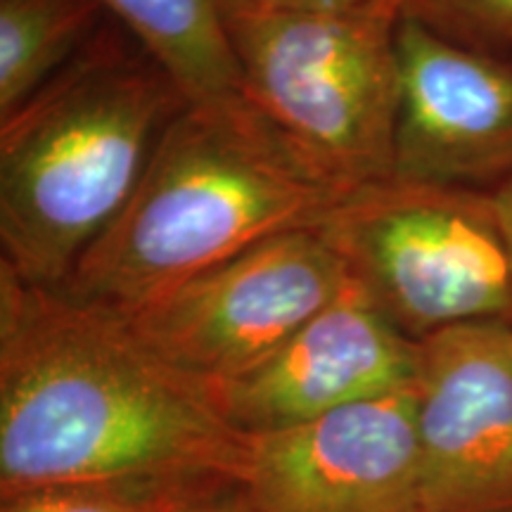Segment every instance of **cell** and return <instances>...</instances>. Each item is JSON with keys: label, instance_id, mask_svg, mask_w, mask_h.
<instances>
[{"label": "cell", "instance_id": "6da1fadb", "mask_svg": "<svg viewBox=\"0 0 512 512\" xmlns=\"http://www.w3.org/2000/svg\"><path fill=\"white\" fill-rule=\"evenodd\" d=\"M249 437L121 313L0 264V489L242 482Z\"/></svg>", "mask_w": 512, "mask_h": 512}, {"label": "cell", "instance_id": "7a4b0ae2", "mask_svg": "<svg viewBox=\"0 0 512 512\" xmlns=\"http://www.w3.org/2000/svg\"><path fill=\"white\" fill-rule=\"evenodd\" d=\"M190 107L136 36L107 17L53 81L0 121V264L62 287Z\"/></svg>", "mask_w": 512, "mask_h": 512}, {"label": "cell", "instance_id": "3957f363", "mask_svg": "<svg viewBox=\"0 0 512 512\" xmlns=\"http://www.w3.org/2000/svg\"><path fill=\"white\" fill-rule=\"evenodd\" d=\"M347 195L306 169L256 112L190 105L57 290L131 313L259 242L318 228Z\"/></svg>", "mask_w": 512, "mask_h": 512}, {"label": "cell", "instance_id": "277c9868", "mask_svg": "<svg viewBox=\"0 0 512 512\" xmlns=\"http://www.w3.org/2000/svg\"><path fill=\"white\" fill-rule=\"evenodd\" d=\"M254 112L306 169L344 192L394 178L401 0L275 10L221 0Z\"/></svg>", "mask_w": 512, "mask_h": 512}, {"label": "cell", "instance_id": "5b68a950", "mask_svg": "<svg viewBox=\"0 0 512 512\" xmlns=\"http://www.w3.org/2000/svg\"><path fill=\"white\" fill-rule=\"evenodd\" d=\"M316 230L415 342L456 325L512 323V254L491 192L394 176L349 192Z\"/></svg>", "mask_w": 512, "mask_h": 512}, {"label": "cell", "instance_id": "8992f818", "mask_svg": "<svg viewBox=\"0 0 512 512\" xmlns=\"http://www.w3.org/2000/svg\"><path fill=\"white\" fill-rule=\"evenodd\" d=\"M349 285L335 249L304 228L259 242L121 316L159 358L214 389L271 356Z\"/></svg>", "mask_w": 512, "mask_h": 512}, {"label": "cell", "instance_id": "52a82bcc", "mask_svg": "<svg viewBox=\"0 0 512 512\" xmlns=\"http://www.w3.org/2000/svg\"><path fill=\"white\" fill-rule=\"evenodd\" d=\"M420 512H512V323L420 342Z\"/></svg>", "mask_w": 512, "mask_h": 512}, {"label": "cell", "instance_id": "ba28073f", "mask_svg": "<svg viewBox=\"0 0 512 512\" xmlns=\"http://www.w3.org/2000/svg\"><path fill=\"white\" fill-rule=\"evenodd\" d=\"M256 512H420L415 387L249 437Z\"/></svg>", "mask_w": 512, "mask_h": 512}, {"label": "cell", "instance_id": "9c48e42d", "mask_svg": "<svg viewBox=\"0 0 512 512\" xmlns=\"http://www.w3.org/2000/svg\"><path fill=\"white\" fill-rule=\"evenodd\" d=\"M394 176L496 190L512 178V57L463 46L403 17Z\"/></svg>", "mask_w": 512, "mask_h": 512}, {"label": "cell", "instance_id": "30bf717a", "mask_svg": "<svg viewBox=\"0 0 512 512\" xmlns=\"http://www.w3.org/2000/svg\"><path fill=\"white\" fill-rule=\"evenodd\" d=\"M420 342L396 328L354 280L271 356L214 387L245 437L287 430L351 403L415 387Z\"/></svg>", "mask_w": 512, "mask_h": 512}, {"label": "cell", "instance_id": "8fae6325", "mask_svg": "<svg viewBox=\"0 0 512 512\" xmlns=\"http://www.w3.org/2000/svg\"><path fill=\"white\" fill-rule=\"evenodd\" d=\"M143 43L192 107L254 112L223 24L221 0H98Z\"/></svg>", "mask_w": 512, "mask_h": 512}, {"label": "cell", "instance_id": "7c38bea8", "mask_svg": "<svg viewBox=\"0 0 512 512\" xmlns=\"http://www.w3.org/2000/svg\"><path fill=\"white\" fill-rule=\"evenodd\" d=\"M107 17L98 0H0V121L53 81Z\"/></svg>", "mask_w": 512, "mask_h": 512}, {"label": "cell", "instance_id": "4fadbf2b", "mask_svg": "<svg viewBox=\"0 0 512 512\" xmlns=\"http://www.w3.org/2000/svg\"><path fill=\"white\" fill-rule=\"evenodd\" d=\"M235 484V482H233ZM226 486V484H221ZM219 486L64 484L3 496L0 512H185Z\"/></svg>", "mask_w": 512, "mask_h": 512}, {"label": "cell", "instance_id": "5bb4252c", "mask_svg": "<svg viewBox=\"0 0 512 512\" xmlns=\"http://www.w3.org/2000/svg\"><path fill=\"white\" fill-rule=\"evenodd\" d=\"M401 15L463 46L512 50V0H401Z\"/></svg>", "mask_w": 512, "mask_h": 512}, {"label": "cell", "instance_id": "9a60e30c", "mask_svg": "<svg viewBox=\"0 0 512 512\" xmlns=\"http://www.w3.org/2000/svg\"><path fill=\"white\" fill-rule=\"evenodd\" d=\"M185 512H256L254 503L249 501L247 491L240 482L219 486L209 491L200 501H195Z\"/></svg>", "mask_w": 512, "mask_h": 512}, {"label": "cell", "instance_id": "2e32d148", "mask_svg": "<svg viewBox=\"0 0 512 512\" xmlns=\"http://www.w3.org/2000/svg\"><path fill=\"white\" fill-rule=\"evenodd\" d=\"M245 3L261 5V8H275V10L339 12V10L370 8V5H380L384 0H245Z\"/></svg>", "mask_w": 512, "mask_h": 512}, {"label": "cell", "instance_id": "e0dca14e", "mask_svg": "<svg viewBox=\"0 0 512 512\" xmlns=\"http://www.w3.org/2000/svg\"><path fill=\"white\" fill-rule=\"evenodd\" d=\"M491 197H494L498 221H501L505 242H508V249L512 254V178L498 185L496 190H491Z\"/></svg>", "mask_w": 512, "mask_h": 512}]
</instances>
